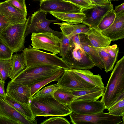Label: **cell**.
<instances>
[{"mask_svg": "<svg viewBox=\"0 0 124 124\" xmlns=\"http://www.w3.org/2000/svg\"><path fill=\"white\" fill-rule=\"evenodd\" d=\"M30 107L35 116H64L72 112L67 105L62 104L52 95L31 97Z\"/></svg>", "mask_w": 124, "mask_h": 124, "instance_id": "1", "label": "cell"}, {"mask_svg": "<svg viewBox=\"0 0 124 124\" xmlns=\"http://www.w3.org/2000/svg\"><path fill=\"white\" fill-rule=\"evenodd\" d=\"M124 92V56L116 62L111 74L104 93L100 100L106 109Z\"/></svg>", "mask_w": 124, "mask_h": 124, "instance_id": "2", "label": "cell"}, {"mask_svg": "<svg viewBox=\"0 0 124 124\" xmlns=\"http://www.w3.org/2000/svg\"><path fill=\"white\" fill-rule=\"evenodd\" d=\"M27 67L37 65H51L64 69H72L61 57L56 54L46 52L29 45L22 51Z\"/></svg>", "mask_w": 124, "mask_h": 124, "instance_id": "3", "label": "cell"}, {"mask_svg": "<svg viewBox=\"0 0 124 124\" xmlns=\"http://www.w3.org/2000/svg\"><path fill=\"white\" fill-rule=\"evenodd\" d=\"M62 68L57 66L44 65L26 67L11 81L30 88L36 83L52 76Z\"/></svg>", "mask_w": 124, "mask_h": 124, "instance_id": "4", "label": "cell"}, {"mask_svg": "<svg viewBox=\"0 0 124 124\" xmlns=\"http://www.w3.org/2000/svg\"><path fill=\"white\" fill-rule=\"evenodd\" d=\"M31 17L24 23L9 26L0 33V37L13 53L22 51L24 48L25 33Z\"/></svg>", "mask_w": 124, "mask_h": 124, "instance_id": "5", "label": "cell"}, {"mask_svg": "<svg viewBox=\"0 0 124 124\" xmlns=\"http://www.w3.org/2000/svg\"><path fill=\"white\" fill-rule=\"evenodd\" d=\"M47 13L39 10L32 14L30 22L26 31V37L31 33L46 32H52L59 38L62 35L61 31L54 30L50 27L51 23H59L60 20L57 19L54 20L47 19L46 17Z\"/></svg>", "mask_w": 124, "mask_h": 124, "instance_id": "6", "label": "cell"}, {"mask_svg": "<svg viewBox=\"0 0 124 124\" xmlns=\"http://www.w3.org/2000/svg\"><path fill=\"white\" fill-rule=\"evenodd\" d=\"M62 58L72 69L87 70L95 66L84 50L76 44H73L66 55Z\"/></svg>", "mask_w": 124, "mask_h": 124, "instance_id": "7", "label": "cell"}, {"mask_svg": "<svg viewBox=\"0 0 124 124\" xmlns=\"http://www.w3.org/2000/svg\"><path fill=\"white\" fill-rule=\"evenodd\" d=\"M69 116L73 124H119L122 122L121 116L103 112L89 115L72 112Z\"/></svg>", "mask_w": 124, "mask_h": 124, "instance_id": "8", "label": "cell"}, {"mask_svg": "<svg viewBox=\"0 0 124 124\" xmlns=\"http://www.w3.org/2000/svg\"><path fill=\"white\" fill-rule=\"evenodd\" d=\"M31 45L34 48L57 54L60 52V39L53 33L46 32L32 33Z\"/></svg>", "mask_w": 124, "mask_h": 124, "instance_id": "9", "label": "cell"}, {"mask_svg": "<svg viewBox=\"0 0 124 124\" xmlns=\"http://www.w3.org/2000/svg\"><path fill=\"white\" fill-rule=\"evenodd\" d=\"M113 9L110 2L107 4L94 5L83 8L82 12L85 15L82 23L89 27H97L105 16Z\"/></svg>", "mask_w": 124, "mask_h": 124, "instance_id": "10", "label": "cell"}, {"mask_svg": "<svg viewBox=\"0 0 124 124\" xmlns=\"http://www.w3.org/2000/svg\"><path fill=\"white\" fill-rule=\"evenodd\" d=\"M57 82L60 87L70 91L90 89L95 86L86 81L72 70L64 69Z\"/></svg>", "mask_w": 124, "mask_h": 124, "instance_id": "11", "label": "cell"}, {"mask_svg": "<svg viewBox=\"0 0 124 124\" xmlns=\"http://www.w3.org/2000/svg\"><path fill=\"white\" fill-rule=\"evenodd\" d=\"M40 10L47 13H82V8L70 2L62 0L40 1Z\"/></svg>", "mask_w": 124, "mask_h": 124, "instance_id": "12", "label": "cell"}, {"mask_svg": "<svg viewBox=\"0 0 124 124\" xmlns=\"http://www.w3.org/2000/svg\"><path fill=\"white\" fill-rule=\"evenodd\" d=\"M72 112L89 115L103 112L106 109L101 101H94L74 100L68 106Z\"/></svg>", "mask_w": 124, "mask_h": 124, "instance_id": "13", "label": "cell"}, {"mask_svg": "<svg viewBox=\"0 0 124 124\" xmlns=\"http://www.w3.org/2000/svg\"><path fill=\"white\" fill-rule=\"evenodd\" d=\"M6 94L21 103H30L31 98L30 88L15 81H10L8 83Z\"/></svg>", "mask_w": 124, "mask_h": 124, "instance_id": "14", "label": "cell"}, {"mask_svg": "<svg viewBox=\"0 0 124 124\" xmlns=\"http://www.w3.org/2000/svg\"><path fill=\"white\" fill-rule=\"evenodd\" d=\"M0 116L15 121L19 124H35L28 119L0 97Z\"/></svg>", "mask_w": 124, "mask_h": 124, "instance_id": "15", "label": "cell"}, {"mask_svg": "<svg viewBox=\"0 0 124 124\" xmlns=\"http://www.w3.org/2000/svg\"><path fill=\"white\" fill-rule=\"evenodd\" d=\"M0 13L10 25L23 24L27 19L26 15L15 8L6 1L0 2Z\"/></svg>", "mask_w": 124, "mask_h": 124, "instance_id": "16", "label": "cell"}, {"mask_svg": "<svg viewBox=\"0 0 124 124\" xmlns=\"http://www.w3.org/2000/svg\"><path fill=\"white\" fill-rule=\"evenodd\" d=\"M105 36L109 37L112 41L122 39L124 37V12L115 14L112 24L108 28L101 31Z\"/></svg>", "mask_w": 124, "mask_h": 124, "instance_id": "17", "label": "cell"}, {"mask_svg": "<svg viewBox=\"0 0 124 124\" xmlns=\"http://www.w3.org/2000/svg\"><path fill=\"white\" fill-rule=\"evenodd\" d=\"M53 23L60 26L62 34L71 39L74 35L78 34L87 35L90 30L87 26L80 23L62 22V23Z\"/></svg>", "mask_w": 124, "mask_h": 124, "instance_id": "18", "label": "cell"}, {"mask_svg": "<svg viewBox=\"0 0 124 124\" xmlns=\"http://www.w3.org/2000/svg\"><path fill=\"white\" fill-rule=\"evenodd\" d=\"M80 46L88 55L95 65L100 69L104 68L103 64L96 48L94 47L88 39L87 35L79 34Z\"/></svg>", "mask_w": 124, "mask_h": 124, "instance_id": "19", "label": "cell"}, {"mask_svg": "<svg viewBox=\"0 0 124 124\" xmlns=\"http://www.w3.org/2000/svg\"><path fill=\"white\" fill-rule=\"evenodd\" d=\"M105 87L95 86L90 89L71 91L76 97L74 100L78 101H94L98 100L104 92Z\"/></svg>", "mask_w": 124, "mask_h": 124, "instance_id": "20", "label": "cell"}, {"mask_svg": "<svg viewBox=\"0 0 124 124\" xmlns=\"http://www.w3.org/2000/svg\"><path fill=\"white\" fill-rule=\"evenodd\" d=\"M90 30L87 35L91 44L95 48H103L109 46L112 41L111 39L102 34L97 28L89 27Z\"/></svg>", "mask_w": 124, "mask_h": 124, "instance_id": "21", "label": "cell"}, {"mask_svg": "<svg viewBox=\"0 0 124 124\" xmlns=\"http://www.w3.org/2000/svg\"><path fill=\"white\" fill-rule=\"evenodd\" d=\"M2 98L28 119L37 124L34 116L31 110L30 103H24L20 102L7 94Z\"/></svg>", "mask_w": 124, "mask_h": 124, "instance_id": "22", "label": "cell"}, {"mask_svg": "<svg viewBox=\"0 0 124 124\" xmlns=\"http://www.w3.org/2000/svg\"><path fill=\"white\" fill-rule=\"evenodd\" d=\"M11 60V67L8 77L13 79L23 70L26 67L23 54L12 55Z\"/></svg>", "mask_w": 124, "mask_h": 124, "instance_id": "23", "label": "cell"}, {"mask_svg": "<svg viewBox=\"0 0 124 124\" xmlns=\"http://www.w3.org/2000/svg\"><path fill=\"white\" fill-rule=\"evenodd\" d=\"M71 70L86 81L95 86L104 87L102 78L100 75H94L87 70Z\"/></svg>", "mask_w": 124, "mask_h": 124, "instance_id": "24", "label": "cell"}, {"mask_svg": "<svg viewBox=\"0 0 124 124\" xmlns=\"http://www.w3.org/2000/svg\"><path fill=\"white\" fill-rule=\"evenodd\" d=\"M57 19L67 22L82 23L85 15L82 13L50 12L49 13Z\"/></svg>", "mask_w": 124, "mask_h": 124, "instance_id": "25", "label": "cell"}, {"mask_svg": "<svg viewBox=\"0 0 124 124\" xmlns=\"http://www.w3.org/2000/svg\"><path fill=\"white\" fill-rule=\"evenodd\" d=\"M53 97L62 104L68 106L76 98L71 91L60 87L54 93Z\"/></svg>", "mask_w": 124, "mask_h": 124, "instance_id": "26", "label": "cell"}, {"mask_svg": "<svg viewBox=\"0 0 124 124\" xmlns=\"http://www.w3.org/2000/svg\"><path fill=\"white\" fill-rule=\"evenodd\" d=\"M64 69L62 68L52 76L38 82L30 88L31 96V97L41 88L49 83L57 81L63 74Z\"/></svg>", "mask_w": 124, "mask_h": 124, "instance_id": "27", "label": "cell"}, {"mask_svg": "<svg viewBox=\"0 0 124 124\" xmlns=\"http://www.w3.org/2000/svg\"><path fill=\"white\" fill-rule=\"evenodd\" d=\"M98 54L103 64L106 73L111 71L116 61L103 48H96Z\"/></svg>", "mask_w": 124, "mask_h": 124, "instance_id": "28", "label": "cell"}, {"mask_svg": "<svg viewBox=\"0 0 124 124\" xmlns=\"http://www.w3.org/2000/svg\"><path fill=\"white\" fill-rule=\"evenodd\" d=\"M60 52L59 55L62 58L64 57L69 51L73 46V44L70 39L66 36L62 34L60 38Z\"/></svg>", "mask_w": 124, "mask_h": 124, "instance_id": "29", "label": "cell"}, {"mask_svg": "<svg viewBox=\"0 0 124 124\" xmlns=\"http://www.w3.org/2000/svg\"><path fill=\"white\" fill-rule=\"evenodd\" d=\"M115 17V14L113 9L105 16L97 28L101 31L106 29L112 24Z\"/></svg>", "mask_w": 124, "mask_h": 124, "instance_id": "30", "label": "cell"}, {"mask_svg": "<svg viewBox=\"0 0 124 124\" xmlns=\"http://www.w3.org/2000/svg\"><path fill=\"white\" fill-rule=\"evenodd\" d=\"M109 114L121 117L124 116V98L120 100L108 109Z\"/></svg>", "mask_w": 124, "mask_h": 124, "instance_id": "31", "label": "cell"}, {"mask_svg": "<svg viewBox=\"0 0 124 124\" xmlns=\"http://www.w3.org/2000/svg\"><path fill=\"white\" fill-rule=\"evenodd\" d=\"M60 87L57 84H52L38 91L31 97L38 98L51 95Z\"/></svg>", "mask_w": 124, "mask_h": 124, "instance_id": "32", "label": "cell"}, {"mask_svg": "<svg viewBox=\"0 0 124 124\" xmlns=\"http://www.w3.org/2000/svg\"><path fill=\"white\" fill-rule=\"evenodd\" d=\"M11 67V59L0 60V79L5 81L8 77Z\"/></svg>", "mask_w": 124, "mask_h": 124, "instance_id": "33", "label": "cell"}, {"mask_svg": "<svg viewBox=\"0 0 124 124\" xmlns=\"http://www.w3.org/2000/svg\"><path fill=\"white\" fill-rule=\"evenodd\" d=\"M13 53L0 37V60L11 59Z\"/></svg>", "mask_w": 124, "mask_h": 124, "instance_id": "34", "label": "cell"}, {"mask_svg": "<svg viewBox=\"0 0 124 124\" xmlns=\"http://www.w3.org/2000/svg\"><path fill=\"white\" fill-rule=\"evenodd\" d=\"M6 1L15 8L27 16L25 0H7Z\"/></svg>", "mask_w": 124, "mask_h": 124, "instance_id": "35", "label": "cell"}, {"mask_svg": "<svg viewBox=\"0 0 124 124\" xmlns=\"http://www.w3.org/2000/svg\"><path fill=\"white\" fill-rule=\"evenodd\" d=\"M41 124H70V123L66 118L61 116L51 117L44 121Z\"/></svg>", "mask_w": 124, "mask_h": 124, "instance_id": "36", "label": "cell"}, {"mask_svg": "<svg viewBox=\"0 0 124 124\" xmlns=\"http://www.w3.org/2000/svg\"><path fill=\"white\" fill-rule=\"evenodd\" d=\"M104 50L116 62L118 56L119 48L116 44L108 46L103 47Z\"/></svg>", "mask_w": 124, "mask_h": 124, "instance_id": "37", "label": "cell"}, {"mask_svg": "<svg viewBox=\"0 0 124 124\" xmlns=\"http://www.w3.org/2000/svg\"><path fill=\"white\" fill-rule=\"evenodd\" d=\"M70 2L77 5L82 8H88L94 5L84 0H70Z\"/></svg>", "mask_w": 124, "mask_h": 124, "instance_id": "38", "label": "cell"}, {"mask_svg": "<svg viewBox=\"0 0 124 124\" xmlns=\"http://www.w3.org/2000/svg\"><path fill=\"white\" fill-rule=\"evenodd\" d=\"M10 25L7 20L0 13V33Z\"/></svg>", "mask_w": 124, "mask_h": 124, "instance_id": "39", "label": "cell"}, {"mask_svg": "<svg viewBox=\"0 0 124 124\" xmlns=\"http://www.w3.org/2000/svg\"><path fill=\"white\" fill-rule=\"evenodd\" d=\"M5 81L0 79V96L2 98L4 97L6 94L4 88Z\"/></svg>", "mask_w": 124, "mask_h": 124, "instance_id": "40", "label": "cell"}, {"mask_svg": "<svg viewBox=\"0 0 124 124\" xmlns=\"http://www.w3.org/2000/svg\"><path fill=\"white\" fill-rule=\"evenodd\" d=\"M0 124H19L15 121L0 116Z\"/></svg>", "mask_w": 124, "mask_h": 124, "instance_id": "41", "label": "cell"}, {"mask_svg": "<svg viewBox=\"0 0 124 124\" xmlns=\"http://www.w3.org/2000/svg\"><path fill=\"white\" fill-rule=\"evenodd\" d=\"M124 3L120 5L116 6L114 10L115 14H118L124 12Z\"/></svg>", "mask_w": 124, "mask_h": 124, "instance_id": "42", "label": "cell"}, {"mask_svg": "<svg viewBox=\"0 0 124 124\" xmlns=\"http://www.w3.org/2000/svg\"><path fill=\"white\" fill-rule=\"evenodd\" d=\"M71 42L74 44L80 46L79 34H76L73 36L70 39Z\"/></svg>", "mask_w": 124, "mask_h": 124, "instance_id": "43", "label": "cell"}, {"mask_svg": "<svg viewBox=\"0 0 124 124\" xmlns=\"http://www.w3.org/2000/svg\"><path fill=\"white\" fill-rule=\"evenodd\" d=\"M93 4L101 5L109 3L111 2L108 0H91Z\"/></svg>", "mask_w": 124, "mask_h": 124, "instance_id": "44", "label": "cell"}, {"mask_svg": "<svg viewBox=\"0 0 124 124\" xmlns=\"http://www.w3.org/2000/svg\"><path fill=\"white\" fill-rule=\"evenodd\" d=\"M85 1H87V2H88L89 3H90L94 5L93 4L92 1L91 0H84Z\"/></svg>", "mask_w": 124, "mask_h": 124, "instance_id": "45", "label": "cell"}, {"mask_svg": "<svg viewBox=\"0 0 124 124\" xmlns=\"http://www.w3.org/2000/svg\"><path fill=\"white\" fill-rule=\"evenodd\" d=\"M122 119V122H123V123L122 124H124V116H123L122 117H121Z\"/></svg>", "mask_w": 124, "mask_h": 124, "instance_id": "46", "label": "cell"}, {"mask_svg": "<svg viewBox=\"0 0 124 124\" xmlns=\"http://www.w3.org/2000/svg\"><path fill=\"white\" fill-rule=\"evenodd\" d=\"M65 1L70 2V0H62Z\"/></svg>", "mask_w": 124, "mask_h": 124, "instance_id": "47", "label": "cell"}, {"mask_svg": "<svg viewBox=\"0 0 124 124\" xmlns=\"http://www.w3.org/2000/svg\"><path fill=\"white\" fill-rule=\"evenodd\" d=\"M109 0V1H117V0Z\"/></svg>", "mask_w": 124, "mask_h": 124, "instance_id": "48", "label": "cell"}, {"mask_svg": "<svg viewBox=\"0 0 124 124\" xmlns=\"http://www.w3.org/2000/svg\"><path fill=\"white\" fill-rule=\"evenodd\" d=\"M34 0L43 1V0Z\"/></svg>", "mask_w": 124, "mask_h": 124, "instance_id": "49", "label": "cell"}]
</instances>
